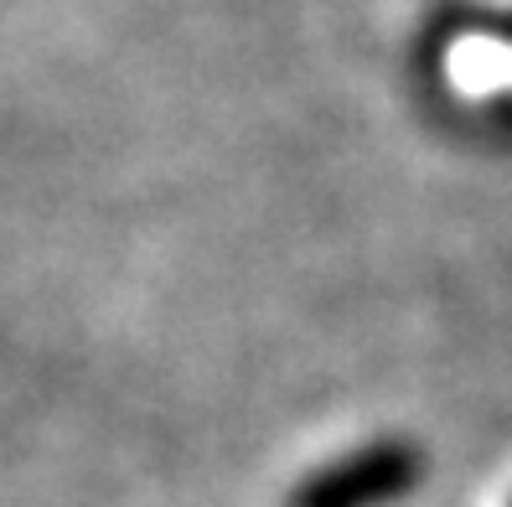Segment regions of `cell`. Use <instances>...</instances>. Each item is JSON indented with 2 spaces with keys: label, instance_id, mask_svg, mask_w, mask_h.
Listing matches in <instances>:
<instances>
[{
  "label": "cell",
  "instance_id": "cell-1",
  "mask_svg": "<svg viewBox=\"0 0 512 507\" xmlns=\"http://www.w3.org/2000/svg\"><path fill=\"white\" fill-rule=\"evenodd\" d=\"M425 456L414 440H368L331 466L300 476L285 507H388L419 487Z\"/></svg>",
  "mask_w": 512,
  "mask_h": 507
}]
</instances>
